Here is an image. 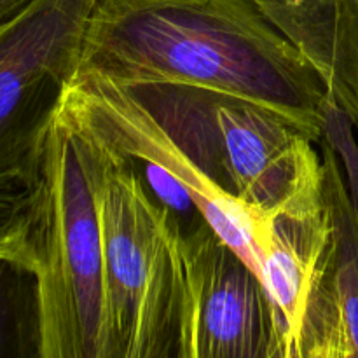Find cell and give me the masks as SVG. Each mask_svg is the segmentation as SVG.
Returning <instances> with one entry per match:
<instances>
[{"label": "cell", "mask_w": 358, "mask_h": 358, "mask_svg": "<svg viewBox=\"0 0 358 358\" xmlns=\"http://www.w3.org/2000/svg\"><path fill=\"white\" fill-rule=\"evenodd\" d=\"M79 72L243 98L322 142L324 79L250 0H100Z\"/></svg>", "instance_id": "1"}, {"label": "cell", "mask_w": 358, "mask_h": 358, "mask_svg": "<svg viewBox=\"0 0 358 358\" xmlns=\"http://www.w3.org/2000/svg\"><path fill=\"white\" fill-rule=\"evenodd\" d=\"M227 201L268 226L322 208L317 143L254 101L191 86H124Z\"/></svg>", "instance_id": "2"}, {"label": "cell", "mask_w": 358, "mask_h": 358, "mask_svg": "<svg viewBox=\"0 0 358 358\" xmlns=\"http://www.w3.org/2000/svg\"><path fill=\"white\" fill-rule=\"evenodd\" d=\"M31 245L44 358H115L93 149L58 112L34 178Z\"/></svg>", "instance_id": "3"}, {"label": "cell", "mask_w": 358, "mask_h": 358, "mask_svg": "<svg viewBox=\"0 0 358 358\" xmlns=\"http://www.w3.org/2000/svg\"><path fill=\"white\" fill-rule=\"evenodd\" d=\"M100 0H38L0 34V178L34 182Z\"/></svg>", "instance_id": "4"}, {"label": "cell", "mask_w": 358, "mask_h": 358, "mask_svg": "<svg viewBox=\"0 0 358 358\" xmlns=\"http://www.w3.org/2000/svg\"><path fill=\"white\" fill-rule=\"evenodd\" d=\"M182 233L187 358H282L285 331L259 276L203 220Z\"/></svg>", "instance_id": "5"}, {"label": "cell", "mask_w": 358, "mask_h": 358, "mask_svg": "<svg viewBox=\"0 0 358 358\" xmlns=\"http://www.w3.org/2000/svg\"><path fill=\"white\" fill-rule=\"evenodd\" d=\"M331 243L327 201L313 212L278 215L269 224L259 248V280L278 313L285 336L301 334L310 296Z\"/></svg>", "instance_id": "6"}, {"label": "cell", "mask_w": 358, "mask_h": 358, "mask_svg": "<svg viewBox=\"0 0 358 358\" xmlns=\"http://www.w3.org/2000/svg\"><path fill=\"white\" fill-rule=\"evenodd\" d=\"M324 161V194L332 222V243L325 259V276L332 290L339 320L358 358V208L350 198L338 157L327 143H320Z\"/></svg>", "instance_id": "7"}, {"label": "cell", "mask_w": 358, "mask_h": 358, "mask_svg": "<svg viewBox=\"0 0 358 358\" xmlns=\"http://www.w3.org/2000/svg\"><path fill=\"white\" fill-rule=\"evenodd\" d=\"M0 358H44L35 271L0 257Z\"/></svg>", "instance_id": "8"}, {"label": "cell", "mask_w": 358, "mask_h": 358, "mask_svg": "<svg viewBox=\"0 0 358 358\" xmlns=\"http://www.w3.org/2000/svg\"><path fill=\"white\" fill-rule=\"evenodd\" d=\"M317 69L327 87L336 0H250Z\"/></svg>", "instance_id": "9"}, {"label": "cell", "mask_w": 358, "mask_h": 358, "mask_svg": "<svg viewBox=\"0 0 358 358\" xmlns=\"http://www.w3.org/2000/svg\"><path fill=\"white\" fill-rule=\"evenodd\" d=\"M327 93L345 108L358 131V0H336Z\"/></svg>", "instance_id": "10"}, {"label": "cell", "mask_w": 358, "mask_h": 358, "mask_svg": "<svg viewBox=\"0 0 358 358\" xmlns=\"http://www.w3.org/2000/svg\"><path fill=\"white\" fill-rule=\"evenodd\" d=\"M31 219L34 182L0 178V257L13 259L35 271Z\"/></svg>", "instance_id": "11"}, {"label": "cell", "mask_w": 358, "mask_h": 358, "mask_svg": "<svg viewBox=\"0 0 358 358\" xmlns=\"http://www.w3.org/2000/svg\"><path fill=\"white\" fill-rule=\"evenodd\" d=\"M322 114V142L327 143L338 157L350 198L358 208V131L352 117L329 93Z\"/></svg>", "instance_id": "12"}, {"label": "cell", "mask_w": 358, "mask_h": 358, "mask_svg": "<svg viewBox=\"0 0 358 358\" xmlns=\"http://www.w3.org/2000/svg\"><path fill=\"white\" fill-rule=\"evenodd\" d=\"M135 358H187V315L184 322L154 336Z\"/></svg>", "instance_id": "13"}, {"label": "cell", "mask_w": 358, "mask_h": 358, "mask_svg": "<svg viewBox=\"0 0 358 358\" xmlns=\"http://www.w3.org/2000/svg\"><path fill=\"white\" fill-rule=\"evenodd\" d=\"M282 358H320V355L315 343L304 334H299L297 338H283Z\"/></svg>", "instance_id": "14"}, {"label": "cell", "mask_w": 358, "mask_h": 358, "mask_svg": "<svg viewBox=\"0 0 358 358\" xmlns=\"http://www.w3.org/2000/svg\"><path fill=\"white\" fill-rule=\"evenodd\" d=\"M38 0H0V34L20 20Z\"/></svg>", "instance_id": "15"}]
</instances>
